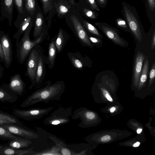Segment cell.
Masks as SVG:
<instances>
[{
  "label": "cell",
  "mask_w": 155,
  "mask_h": 155,
  "mask_svg": "<svg viewBox=\"0 0 155 155\" xmlns=\"http://www.w3.org/2000/svg\"><path fill=\"white\" fill-rule=\"evenodd\" d=\"M64 81L60 80L51 84L50 81L46 85L32 93L21 104L22 107H26L38 103H48L52 101L59 100L65 89Z\"/></svg>",
  "instance_id": "1"
},
{
  "label": "cell",
  "mask_w": 155,
  "mask_h": 155,
  "mask_svg": "<svg viewBox=\"0 0 155 155\" xmlns=\"http://www.w3.org/2000/svg\"><path fill=\"white\" fill-rule=\"evenodd\" d=\"M34 21H32L26 30L21 38L16 44L17 57L19 63L22 64L25 61L31 51L37 45L41 43L47 36L46 27L40 35L33 40L30 38V34L34 25Z\"/></svg>",
  "instance_id": "2"
},
{
  "label": "cell",
  "mask_w": 155,
  "mask_h": 155,
  "mask_svg": "<svg viewBox=\"0 0 155 155\" xmlns=\"http://www.w3.org/2000/svg\"><path fill=\"white\" fill-rule=\"evenodd\" d=\"M122 12L130 30L136 38L141 42V23L135 8L125 2L122 3Z\"/></svg>",
  "instance_id": "3"
},
{
  "label": "cell",
  "mask_w": 155,
  "mask_h": 155,
  "mask_svg": "<svg viewBox=\"0 0 155 155\" xmlns=\"http://www.w3.org/2000/svg\"><path fill=\"white\" fill-rule=\"evenodd\" d=\"M72 107L67 108L60 107L54 110L44 120L47 125H61L67 124L70 120L72 115Z\"/></svg>",
  "instance_id": "4"
},
{
  "label": "cell",
  "mask_w": 155,
  "mask_h": 155,
  "mask_svg": "<svg viewBox=\"0 0 155 155\" xmlns=\"http://www.w3.org/2000/svg\"><path fill=\"white\" fill-rule=\"evenodd\" d=\"M51 107L46 108H35L27 110L14 109L13 113L15 116L25 120L38 119L47 114L53 109Z\"/></svg>",
  "instance_id": "5"
},
{
  "label": "cell",
  "mask_w": 155,
  "mask_h": 155,
  "mask_svg": "<svg viewBox=\"0 0 155 155\" xmlns=\"http://www.w3.org/2000/svg\"><path fill=\"white\" fill-rule=\"evenodd\" d=\"M71 18V23L69 25L76 38L83 45L92 48V44L81 22L75 15H72Z\"/></svg>",
  "instance_id": "6"
},
{
  "label": "cell",
  "mask_w": 155,
  "mask_h": 155,
  "mask_svg": "<svg viewBox=\"0 0 155 155\" xmlns=\"http://www.w3.org/2000/svg\"><path fill=\"white\" fill-rule=\"evenodd\" d=\"M39 45H36L32 49L27 60L26 74L31 82V84L29 87L30 89L34 86L38 64Z\"/></svg>",
  "instance_id": "7"
},
{
  "label": "cell",
  "mask_w": 155,
  "mask_h": 155,
  "mask_svg": "<svg viewBox=\"0 0 155 155\" xmlns=\"http://www.w3.org/2000/svg\"><path fill=\"white\" fill-rule=\"evenodd\" d=\"M35 15H31L26 12L23 14L18 15L14 22V25L18 28V30L13 36L14 38L16 40V45L18 43L20 36L23 34L30 23L35 20Z\"/></svg>",
  "instance_id": "8"
},
{
  "label": "cell",
  "mask_w": 155,
  "mask_h": 155,
  "mask_svg": "<svg viewBox=\"0 0 155 155\" xmlns=\"http://www.w3.org/2000/svg\"><path fill=\"white\" fill-rule=\"evenodd\" d=\"M1 126L15 136L29 139L39 138V134L37 132L25 126H22L11 124H5Z\"/></svg>",
  "instance_id": "9"
},
{
  "label": "cell",
  "mask_w": 155,
  "mask_h": 155,
  "mask_svg": "<svg viewBox=\"0 0 155 155\" xmlns=\"http://www.w3.org/2000/svg\"><path fill=\"white\" fill-rule=\"evenodd\" d=\"M95 25L110 40L115 44L122 47H126L128 43L118 34V30L104 22H98Z\"/></svg>",
  "instance_id": "10"
},
{
  "label": "cell",
  "mask_w": 155,
  "mask_h": 155,
  "mask_svg": "<svg viewBox=\"0 0 155 155\" xmlns=\"http://www.w3.org/2000/svg\"><path fill=\"white\" fill-rule=\"evenodd\" d=\"M0 41L4 57L5 67L10 66L13 59V52L10 38L8 34L0 31Z\"/></svg>",
  "instance_id": "11"
},
{
  "label": "cell",
  "mask_w": 155,
  "mask_h": 155,
  "mask_svg": "<svg viewBox=\"0 0 155 155\" xmlns=\"http://www.w3.org/2000/svg\"><path fill=\"white\" fill-rule=\"evenodd\" d=\"M71 117L72 119L74 120L80 119L81 122L78 124V126L80 127H85L87 126L88 123L95 118V114L92 111L81 107L74 111Z\"/></svg>",
  "instance_id": "12"
},
{
  "label": "cell",
  "mask_w": 155,
  "mask_h": 155,
  "mask_svg": "<svg viewBox=\"0 0 155 155\" xmlns=\"http://www.w3.org/2000/svg\"><path fill=\"white\" fill-rule=\"evenodd\" d=\"M46 57L39 46L38 50V61L34 87H38L42 83L45 75Z\"/></svg>",
  "instance_id": "13"
},
{
  "label": "cell",
  "mask_w": 155,
  "mask_h": 155,
  "mask_svg": "<svg viewBox=\"0 0 155 155\" xmlns=\"http://www.w3.org/2000/svg\"><path fill=\"white\" fill-rule=\"evenodd\" d=\"M8 86L12 92L16 95H21L25 90V85L20 75L16 74L10 78Z\"/></svg>",
  "instance_id": "14"
},
{
  "label": "cell",
  "mask_w": 155,
  "mask_h": 155,
  "mask_svg": "<svg viewBox=\"0 0 155 155\" xmlns=\"http://www.w3.org/2000/svg\"><path fill=\"white\" fill-rule=\"evenodd\" d=\"M68 56L73 65L78 70H82L84 67L88 66V58L86 56L83 57L79 52H69Z\"/></svg>",
  "instance_id": "15"
},
{
  "label": "cell",
  "mask_w": 155,
  "mask_h": 155,
  "mask_svg": "<svg viewBox=\"0 0 155 155\" xmlns=\"http://www.w3.org/2000/svg\"><path fill=\"white\" fill-rule=\"evenodd\" d=\"M14 0H1V12L2 16L8 21L9 25H11L13 18Z\"/></svg>",
  "instance_id": "16"
},
{
  "label": "cell",
  "mask_w": 155,
  "mask_h": 155,
  "mask_svg": "<svg viewBox=\"0 0 155 155\" xmlns=\"http://www.w3.org/2000/svg\"><path fill=\"white\" fill-rule=\"evenodd\" d=\"M145 56L141 52L139 51L136 55L134 65L133 82L136 86L138 85L140 76L142 70Z\"/></svg>",
  "instance_id": "17"
},
{
  "label": "cell",
  "mask_w": 155,
  "mask_h": 155,
  "mask_svg": "<svg viewBox=\"0 0 155 155\" xmlns=\"http://www.w3.org/2000/svg\"><path fill=\"white\" fill-rule=\"evenodd\" d=\"M17 99V95L10 90L7 84L0 87V102L12 103L16 101Z\"/></svg>",
  "instance_id": "18"
},
{
  "label": "cell",
  "mask_w": 155,
  "mask_h": 155,
  "mask_svg": "<svg viewBox=\"0 0 155 155\" xmlns=\"http://www.w3.org/2000/svg\"><path fill=\"white\" fill-rule=\"evenodd\" d=\"M55 37L51 39L48 46V56L46 57V64L48 65L50 69H52L54 66L57 50L55 43Z\"/></svg>",
  "instance_id": "19"
},
{
  "label": "cell",
  "mask_w": 155,
  "mask_h": 155,
  "mask_svg": "<svg viewBox=\"0 0 155 155\" xmlns=\"http://www.w3.org/2000/svg\"><path fill=\"white\" fill-rule=\"evenodd\" d=\"M36 15L33 33L35 39L40 35L45 27L44 25L43 15L41 12H38Z\"/></svg>",
  "instance_id": "20"
},
{
  "label": "cell",
  "mask_w": 155,
  "mask_h": 155,
  "mask_svg": "<svg viewBox=\"0 0 155 155\" xmlns=\"http://www.w3.org/2000/svg\"><path fill=\"white\" fill-rule=\"evenodd\" d=\"M69 38L67 33L60 28L57 36L55 37V43L57 52L60 53L63 50Z\"/></svg>",
  "instance_id": "21"
},
{
  "label": "cell",
  "mask_w": 155,
  "mask_h": 155,
  "mask_svg": "<svg viewBox=\"0 0 155 155\" xmlns=\"http://www.w3.org/2000/svg\"><path fill=\"white\" fill-rule=\"evenodd\" d=\"M50 139L54 141L59 148L61 153L63 155H78V153L71 150L62 141L53 135H50Z\"/></svg>",
  "instance_id": "22"
},
{
  "label": "cell",
  "mask_w": 155,
  "mask_h": 155,
  "mask_svg": "<svg viewBox=\"0 0 155 155\" xmlns=\"http://www.w3.org/2000/svg\"><path fill=\"white\" fill-rule=\"evenodd\" d=\"M32 143V141L30 139L20 137L18 139L9 140L5 144L14 149H20L27 147Z\"/></svg>",
  "instance_id": "23"
},
{
  "label": "cell",
  "mask_w": 155,
  "mask_h": 155,
  "mask_svg": "<svg viewBox=\"0 0 155 155\" xmlns=\"http://www.w3.org/2000/svg\"><path fill=\"white\" fill-rule=\"evenodd\" d=\"M5 124H11L22 126H25L14 115L0 111V125Z\"/></svg>",
  "instance_id": "24"
},
{
  "label": "cell",
  "mask_w": 155,
  "mask_h": 155,
  "mask_svg": "<svg viewBox=\"0 0 155 155\" xmlns=\"http://www.w3.org/2000/svg\"><path fill=\"white\" fill-rule=\"evenodd\" d=\"M25 152L26 150L14 149L5 144L0 145V155H25Z\"/></svg>",
  "instance_id": "25"
},
{
  "label": "cell",
  "mask_w": 155,
  "mask_h": 155,
  "mask_svg": "<svg viewBox=\"0 0 155 155\" xmlns=\"http://www.w3.org/2000/svg\"><path fill=\"white\" fill-rule=\"evenodd\" d=\"M36 0H23L24 12H27L32 16L36 15L37 12Z\"/></svg>",
  "instance_id": "26"
},
{
  "label": "cell",
  "mask_w": 155,
  "mask_h": 155,
  "mask_svg": "<svg viewBox=\"0 0 155 155\" xmlns=\"http://www.w3.org/2000/svg\"><path fill=\"white\" fill-rule=\"evenodd\" d=\"M149 61L146 58L144 61L140 73L138 85L139 87L143 86L146 83L148 75Z\"/></svg>",
  "instance_id": "27"
},
{
  "label": "cell",
  "mask_w": 155,
  "mask_h": 155,
  "mask_svg": "<svg viewBox=\"0 0 155 155\" xmlns=\"http://www.w3.org/2000/svg\"><path fill=\"white\" fill-rule=\"evenodd\" d=\"M59 148L56 145L51 148L40 151H34L33 155H61Z\"/></svg>",
  "instance_id": "28"
},
{
  "label": "cell",
  "mask_w": 155,
  "mask_h": 155,
  "mask_svg": "<svg viewBox=\"0 0 155 155\" xmlns=\"http://www.w3.org/2000/svg\"><path fill=\"white\" fill-rule=\"evenodd\" d=\"M81 24L84 28L90 33L98 37L102 38V36L100 32L92 24L86 21H83Z\"/></svg>",
  "instance_id": "29"
},
{
  "label": "cell",
  "mask_w": 155,
  "mask_h": 155,
  "mask_svg": "<svg viewBox=\"0 0 155 155\" xmlns=\"http://www.w3.org/2000/svg\"><path fill=\"white\" fill-rule=\"evenodd\" d=\"M20 137L16 136L9 132L6 129L0 125V139L3 140H10Z\"/></svg>",
  "instance_id": "30"
},
{
  "label": "cell",
  "mask_w": 155,
  "mask_h": 155,
  "mask_svg": "<svg viewBox=\"0 0 155 155\" xmlns=\"http://www.w3.org/2000/svg\"><path fill=\"white\" fill-rule=\"evenodd\" d=\"M116 25L118 28L125 31H130V30L125 20L118 18L116 19Z\"/></svg>",
  "instance_id": "31"
},
{
  "label": "cell",
  "mask_w": 155,
  "mask_h": 155,
  "mask_svg": "<svg viewBox=\"0 0 155 155\" xmlns=\"http://www.w3.org/2000/svg\"><path fill=\"white\" fill-rule=\"evenodd\" d=\"M14 5L17 11L18 15L22 14L24 12L23 0H14Z\"/></svg>",
  "instance_id": "32"
},
{
  "label": "cell",
  "mask_w": 155,
  "mask_h": 155,
  "mask_svg": "<svg viewBox=\"0 0 155 155\" xmlns=\"http://www.w3.org/2000/svg\"><path fill=\"white\" fill-rule=\"evenodd\" d=\"M83 12L86 17L91 19H96L97 18L96 15L92 10L86 8H83Z\"/></svg>",
  "instance_id": "33"
},
{
  "label": "cell",
  "mask_w": 155,
  "mask_h": 155,
  "mask_svg": "<svg viewBox=\"0 0 155 155\" xmlns=\"http://www.w3.org/2000/svg\"><path fill=\"white\" fill-rule=\"evenodd\" d=\"M58 14L64 15L67 14L69 11V9L65 5L61 4L59 5L57 9Z\"/></svg>",
  "instance_id": "34"
},
{
  "label": "cell",
  "mask_w": 155,
  "mask_h": 155,
  "mask_svg": "<svg viewBox=\"0 0 155 155\" xmlns=\"http://www.w3.org/2000/svg\"><path fill=\"white\" fill-rule=\"evenodd\" d=\"M155 77V64L153 63L149 74V85L150 86L153 82Z\"/></svg>",
  "instance_id": "35"
},
{
  "label": "cell",
  "mask_w": 155,
  "mask_h": 155,
  "mask_svg": "<svg viewBox=\"0 0 155 155\" xmlns=\"http://www.w3.org/2000/svg\"><path fill=\"white\" fill-rule=\"evenodd\" d=\"M43 5V10L47 12L51 8L52 6L51 0H41Z\"/></svg>",
  "instance_id": "36"
},
{
  "label": "cell",
  "mask_w": 155,
  "mask_h": 155,
  "mask_svg": "<svg viewBox=\"0 0 155 155\" xmlns=\"http://www.w3.org/2000/svg\"><path fill=\"white\" fill-rule=\"evenodd\" d=\"M90 7L92 9L99 11L100 9L98 7L95 0H88Z\"/></svg>",
  "instance_id": "37"
},
{
  "label": "cell",
  "mask_w": 155,
  "mask_h": 155,
  "mask_svg": "<svg viewBox=\"0 0 155 155\" xmlns=\"http://www.w3.org/2000/svg\"><path fill=\"white\" fill-rule=\"evenodd\" d=\"M150 9L152 11L154 10L155 7V0H147Z\"/></svg>",
  "instance_id": "38"
},
{
  "label": "cell",
  "mask_w": 155,
  "mask_h": 155,
  "mask_svg": "<svg viewBox=\"0 0 155 155\" xmlns=\"http://www.w3.org/2000/svg\"><path fill=\"white\" fill-rule=\"evenodd\" d=\"M102 90L104 95V96L107 98V99L109 101L112 102L113 101L112 99L109 94L108 92L105 89L103 88L102 89Z\"/></svg>",
  "instance_id": "39"
},
{
  "label": "cell",
  "mask_w": 155,
  "mask_h": 155,
  "mask_svg": "<svg viewBox=\"0 0 155 155\" xmlns=\"http://www.w3.org/2000/svg\"><path fill=\"white\" fill-rule=\"evenodd\" d=\"M151 49H153L155 48V31H154L151 41Z\"/></svg>",
  "instance_id": "40"
},
{
  "label": "cell",
  "mask_w": 155,
  "mask_h": 155,
  "mask_svg": "<svg viewBox=\"0 0 155 155\" xmlns=\"http://www.w3.org/2000/svg\"><path fill=\"white\" fill-rule=\"evenodd\" d=\"M0 61L4 62V57L2 48L1 42L0 41Z\"/></svg>",
  "instance_id": "41"
},
{
  "label": "cell",
  "mask_w": 155,
  "mask_h": 155,
  "mask_svg": "<svg viewBox=\"0 0 155 155\" xmlns=\"http://www.w3.org/2000/svg\"><path fill=\"white\" fill-rule=\"evenodd\" d=\"M111 139L110 137L108 135L104 136L101 138V141L103 142H107Z\"/></svg>",
  "instance_id": "42"
},
{
  "label": "cell",
  "mask_w": 155,
  "mask_h": 155,
  "mask_svg": "<svg viewBox=\"0 0 155 155\" xmlns=\"http://www.w3.org/2000/svg\"><path fill=\"white\" fill-rule=\"evenodd\" d=\"M89 40L92 43L97 44L100 42V40L97 38H94L92 37H89Z\"/></svg>",
  "instance_id": "43"
},
{
  "label": "cell",
  "mask_w": 155,
  "mask_h": 155,
  "mask_svg": "<svg viewBox=\"0 0 155 155\" xmlns=\"http://www.w3.org/2000/svg\"><path fill=\"white\" fill-rule=\"evenodd\" d=\"M4 68L0 63V79L3 76Z\"/></svg>",
  "instance_id": "44"
},
{
  "label": "cell",
  "mask_w": 155,
  "mask_h": 155,
  "mask_svg": "<svg viewBox=\"0 0 155 155\" xmlns=\"http://www.w3.org/2000/svg\"><path fill=\"white\" fill-rule=\"evenodd\" d=\"M98 2L101 5L105 4L106 0H97Z\"/></svg>",
  "instance_id": "45"
},
{
  "label": "cell",
  "mask_w": 155,
  "mask_h": 155,
  "mask_svg": "<svg viewBox=\"0 0 155 155\" xmlns=\"http://www.w3.org/2000/svg\"><path fill=\"white\" fill-rule=\"evenodd\" d=\"M140 144V143L139 142H137L133 145V146L135 147H137L139 146Z\"/></svg>",
  "instance_id": "46"
},
{
  "label": "cell",
  "mask_w": 155,
  "mask_h": 155,
  "mask_svg": "<svg viewBox=\"0 0 155 155\" xmlns=\"http://www.w3.org/2000/svg\"><path fill=\"white\" fill-rule=\"evenodd\" d=\"M115 110V108L114 107H112L110 109V111L112 113V112H114Z\"/></svg>",
  "instance_id": "47"
},
{
  "label": "cell",
  "mask_w": 155,
  "mask_h": 155,
  "mask_svg": "<svg viewBox=\"0 0 155 155\" xmlns=\"http://www.w3.org/2000/svg\"><path fill=\"white\" fill-rule=\"evenodd\" d=\"M142 131V129H138L137 130V133L138 134H140Z\"/></svg>",
  "instance_id": "48"
},
{
  "label": "cell",
  "mask_w": 155,
  "mask_h": 155,
  "mask_svg": "<svg viewBox=\"0 0 155 155\" xmlns=\"http://www.w3.org/2000/svg\"><path fill=\"white\" fill-rule=\"evenodd\" d=\"M70 2L71 3L72 5L74 4V0H69Z\"/></svg>",
  "instance_id": "49"
}]
</instances>
